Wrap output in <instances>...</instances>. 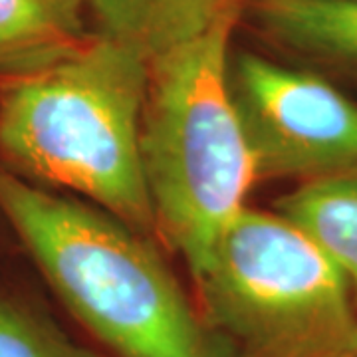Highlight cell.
<instances>
[{
	"label": "cell",
	"instance_id": "6da1fadb",
	"mask_svg": "<svg viewBox=\"0 0 357 357\" xmlns=\"http://www.w3.org/2000/svg\"><path fill=\"white\" fill-rule=\"evenodd\" d=\"M0 213L66 307L119 357H232L137 230L2 165Z\"/></svg>",
	"mask_w": 357,
	"mask_h": 357
},
{
	"label": "cell",
	"instance_id": "7a4b0ae2",
	"mask_svg": "<svg viewBox=\"0 0 357 357\" xmlns=\"http://www.w3.org/2000/svg\"><path fill=\"white\" fill-rule=\"evenodd\" d=\"M149 62L91 38L34 74L2 79L0 153L8 163L102 206L129 229H155L141 167Z\"/></svg>",
	"mask_w": 357,
	"mask_h": 357
},
{
	"label": "cell",
	"instance_id": "3957f363",
	"mask_svg": "<svg viewBox=\"0 0 357 357\" xmlns=\"http://www.w3.org/2000/svg\"><path fill=\"white\" fill-rule=\"evenodd\" d=\"M241 10L149 62L141 167L155 229L199 276L256 181L230 93L229 50Z\"/></svg>",
	"mask_w": 357,
	"mask_h": 357
},
{
	"label": "cell",
	"instance_id": "277c9868",
	"mask_svg": "<svg viewBox=\"0 0 357 357\" xmlns=\"http://www.w3.org/2000/svg\"><path fill=\"white\" fill-rule=\"evenodd\" d=\"M195 282L199 310L232 357H357L344 274L278 211L246 206Z\"/></svg>",
	"mask_w": 357,
	"mask_h": 357
},
{
	"label": "cell",
	"instance_id": "5b68a950",
	"mask_svg": "<svg viewBox=\"0 0 357 357\" xmlns=\"http://www.w3.org/2000/svg\"><path fill=\"white\" fill-rule=\"evenodd\" d=\"M256 178L357 177V103L321 77L241 54L230 70Z\"/></svg>",
	"mask_w": 357,
	"mask_h": 357
},
{
	"label": "cell",
	"instance_id": "8992f818",
	"mask_svg": "<svg viewBox=\"0 0 357 357\" xmlns=\"http://www.w3.org/2000/svg\"><path fill=\"white\" fill-rule=\"evenodd\" d=\"M244 0H88L96 36L135 52L145 62L201 38Z\"/></svg>",
	"mask_w": 357,
	"mask_h": 357
},
{
	"label": "cell",
	"instance_id": "52a82bcc",
	"mask_svg": "<svg viewBox=\"0 0 357 357\" xmlns=\"http://www.w3.org/2000/svg\"><path fill=\"white\" fill-rule=\"evenodd\" d=\"M88 0H0V77L26 76L77 52Z\"/></svg>",
	"mask_w": 357,
	"mask_h": 357
},
{
	"label": "cell",
	"instance_id": "ba28073f",
	"mask_svg": "<svg viewBox=\"0 0 357 357\" xmlns=\"http://www.w3.org/2000/svg\"><path fill=\"white\" fill-rule=\"evenodd\" d=\"M244 8L288 50L357 66V0H246Z\"/></svg>",
	"mask_w": 357,
	"mask_h": 357
},
{
	"label": "cell",
	"instance_id": "9c48e42d",
	"mask_svg": "<svg viewBox=\"0 0 357 357\" xmlns=\"http://www.w3.org/2000/svg\"><path fill=\"white\" fill-rule=\"evenodd\" d=\"M276 211L304 230L337 266L357 306V177L300 185L278 199Z\"/></svg>",
	"mask_w": 357,
	"mask_h": 357
},
{
	"label": "cell",
	"instance_id": "30bf717a",
	"mask_svg": "<svg viewBox=\"0 0 357 357\" xmlns=\"http://www.w3.org/2000/svg\"><path fill=\"white\" fill-rule=\"evenodd\" d=\"M0 357H100L50 321L16 302L0 300Z\"/></svg>",
	"mask_w": 357,
	"mask_h": 357
},
{
	"label": "cell",
	"instance_id": "8fae6325",
	"mask_svg": "<svg viewBox=\"0 0 357 357\" xmlns=\"http://www.w3.org/2000/svg\"><path fill=\"white\" fill-rule=\"evenodd\" d=\"M244 2H246V0H244Z\"/></svg>",
	"mask_w": 357,
	"mask_h": 357
}]
</instances>
